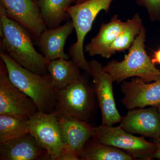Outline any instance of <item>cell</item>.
I'll return each mask as SVG.
<instances>
[{
    "label": "cell",
    "instance_id": "obj_11",
    "mask_svg": "<svg viewBox=\"0 0 160 160\" xmlns=\"http://www.w3.org/2000/svg\"><path fill=\"white\" fill-rule=\"evenodd\" d=\"M123 95L122 102L126 109L158 107L160 104V76L152 82H146L139 78L130 82L123 81L121 86Z\"/></svg>",
    "mask_w": 160,
    "mask_h": 160
},
{
    "label": "cell",
    "instance_id": "obj_1",
    "mask_svg": "<svg viewBox=\"0 0 160 160\" xmlns=\"http://www.w3.org/2000/svg\"><path fill=\"white\" fill-rule=\"evenodd\" d=\"M1 50L24 68L38 74H49L46 59L35 48L31 34L15 21L0 12Z\"/></svg>",
    "mask_w": 160,
    "mask_h": 160
},
{
    "label": "cell",
    "instance_id": "obj_19",
    "mask_svg": "<svg viewBox=\"0 0 160 160\" xmlns=\"http://www.w3.org/2000/svg\"><path fill=\"white\" fill-rule=\"evenodd\" d=\"M82 160H133L121 149L90 139L86 143L80 157Z\"/></svg>",
    "mask_w": 160,
    "mask_h": 160
},
{
    "label": "cell",
    "instance_id": "obj_9",
    "mask_svg": "<svg viewBox=\"0 0 160 160\" xmlns=\"http://www.w3.org/2000/svg\"><path fill=\"white\" fill-rule=\"evenodd\" d=\"M39 111L34 102L12 82L1 59L0 114L14 115L29 119Z\"/></svg>",
    "mask_w": 160,
    "mask_h": 160
},
{
    "label": "cell",
    "instance_id": "obj_24",
    "mask_svg": "<svg viewBox=\"0 0 160 160\" xmlns=\"http://www.w3.org/2000/svg\"><path fill=\"white\" fill-rule=\"evenodd\" d=\"M152 142H154L157 146V150L154 155V158L160 159V137L153 138Z\"/></svg>",
    "mask_w": 160,
    "mask_h": 160
},
{
    "label": "cell",
    "instance_id": "obj_25",
    "mask_svg": "<svg viewBox=\"0 0 160 160\" xmlns=\"http://www.w3.org/2000/svg\"><path fill=\"white\" fill-rule=\"evenodd\" d=\"M151 59L152 63L154 65L157 64H160V48L156 51L154 52Z\"/></svg>",
    "mask_w": 160,
    "mask_h": 160
},
{
    "label": "cell",
    "instance_id": "obj_2",
    "mask_svg": "<svg viewBox=\"0 0 160 160\" xmlns=\"http://www.w3.org/2000/svg\"><path fill=\"white\" fill-rule=\"evenodd\" d=\"M0 57L5 63L12 82L34 102L39 111L46 113L55 111L57 91L49 73H34L21 66L2 50Z\"/></svg>",
    "mask_w": 160,
    "mask_h": 160
},
{
    "label": "cell",
    "instance_id": "obj_22",
    "mask_svg": "<svg viewBox=\"0 0 160 160\" xmlns=\"http://www.w3.org/2000/svg\"><path fill=\"white\" fill-rule=\"evenodd\" d=\"M138 2L145 7L149 18L152 21L160 19V0H137Z\"/></svg>",
    "mask_w": 160,
    "mask_h": 160
},
{
    "label": "cell",
    "instance_id": "obj_8",
    "mask_svg": "<svg viewBox=\"0 0 160 160\" xmlns=\"http://www.w3.org/2000/svg\"><path fill=\"white\" fill-rule=\"evenodd\" d=\"M89 71L92 78L93 86L99 106L101 109L102 124L112 126L120 123L122 117L117 108L113 91L112 78L104 70L98 61L92 60L89 62Z\"/></svg>",
    "mask_w": 160,
    "mask_h": 160
},
{
    "label": "cell",
    "instance_id": "obj_26",
    "mask_svg": "<svg viewBox=\"0 0 160 160\" xmlns=\"http://www.w3.org/2000/svg\"><path fill=\"white\" fill-rule=\"evenodd\" d=\"M88 0H76V4H80V3H82L83 2H86Z\"/></svg>",
    "mask_w": 160,
    "mask_h": 160
},
{
    "label": "cell",
    "instance_id": "obj_14",
    "mask_svg": "<svg viewBox=\"0 0 160 160\" xmlns=\"http://www.w3.org/2000/svg\"><path fill=\"white\" fill-rule=\"evenodd\" d=\"M74 30L71 20L62 26L43 31L38 39L39 48L42 54L48 61L62 58L69 60V55L65 53L64 47L67 38Z\"/></svg>",
    "mask_w": 160,
    "mask_h": 160
},
{
    "label": "cell",
    "instance_id": "obj_23",
    "mask_svg": "<svg viewBox=\"0 0 160 160\" xmlns=\"http://www.w3.org/2000/svg\"><path fill=\"white\" fill-rule=\"evenodd\" d=\"M79 157L70 148L63 146L58 160H79Z\"/></svg>",
    "mask_w": 160,
    "mask_h": 160
},
{
    "label": "cell",
    "instance_id": "obj_16",
    "mask_svg": "<svg viewBox=\"0 0 160 160\" xmlns=\"http://www.w3.org/2000/svg\"><path fill=\"white\" fill-rule=\"evenodd\" d=\"M125 24L126 22L115 15L109 22L102 24L97 35L84 46V52L90 56L100 55L107 59L111 57L112 45L122 31Z\"/></svg>",
    "mask_w": 160,
    "mask_h": 160
},
{
    "label": "cell",
    "instance_id": "obj_27",
    "mask_svg": "<svg viewBox=\"0 0 160 160\" xmlns=\"http://www.w3.org/2000/svg\"><path fill=\"white\" fill-rule=\"evenodd\" d=\"M158 110L159 112V113L160 114V104L157 107Z\"/></svg>",
    "mask_w": 160,
    "mask_h": 160
},
{
    "label": "cell",
    "instance_id": "obj_3",
    "mask_svg": "<svg viewBox=\"0 0 160 160\" xmlns=\"http://www.w3.org/2000/svg\"><path fill=\"white\" fill-rule=\"evenodd\" d=\"M146 30L143 26L129 49V52L122 61L112 60L103 69L117 84L129 78H139L146 82L156 81L160 76V70L152 63L146 50Z\"/></svg>",
    "mask_w": 160,
    "mask_h": 160
},
{
    "label": "cell",
    "instance_id": "obj_4",
    "mask_svg": "<svg viewBox=\"0 0 160 160\" xmlns=\"http://www.w3.org/2000/svg\"><path fill=\"white\" fill-rule=\"evenodd\" d=\"M94 86L84 74L74 82L57 91V103L54 112L58 118H73L89 123L96 105Z\"/></svg>",
    "mask_w": 160,
    "mask_h": 160
},
{
    "label": "cell",
    "instance_id": "obj_20",
    "mask_svg": "<svg viewBox=\"0 0 160 160\" xmlns=\"http://www.w3.org/2000/svg\"><path fill=\"white\" fill-rule=\"evenodd\" d=\"M29 132V119L12 114H0V143Z\"/></svg>",
    "mask_w": 160,
    "mask_h": 160
},
{
    "label": "cell",
    "instance_id": "obj_15",
    "mask_svg": "<svg viewBox=\"0 0 160 160\" xmlns=\"http://www.w3.org/2000/svg\"><path fill=\"white\" fill-rule=\"evenodd\" d=\"M58 118L63 146L70 148L80 158L86 143L92 138L94 127L75 118Z\"/></svg>",
    "mask_w": 160,
    "mask_h": 160
},
{
    "label": "cell",
    "instance_id": "obj_28",
    "mask_svg": "<svg viewBox=\"0 0 160 160\" xmlns=\"http://www.w3.org/2000/svg\"><path fill=\"white\" fill-rule=\"evenodd\" d=\"M36 1H37V2H38V0H35Z\"/></svg>",
    "mask_w": 160,
    "mask_h": 160
},
{
    "label": "cell",
    "instance_id": "obj_13",
    "mask_svg": "<svg viewBox=\"0 0 160 160\" xmlns=\"http://www.w3.org/2000/svg\"><path fill=\"white\" fill-rule=\"evenodd\" d=\"M47 152L28 132L20 137L0 143L1 160L45 159Z\"/></svg>",
    "mask_w": 160,
    "mask_h": 160
},
{
    "label": "cell",
    "instance_id": "obj_6",
    "mask_svg": "<svg viewBox=\"0 0 160 160\" xmlns=\"http://www.w3.org/2000/svg\"><path fill=\"white\" fill-rule=\"evenodd\" d=\"M92 138L97 142L125 151L135 159L151 160L154 158L157 146L148 142L144 137L131 134L120 126L113 127L102 125L94 127Z\"/></svg>",
    "mask_w": 160,
    "mask_h": 160
},
{
    "label": "cell",
    "instance_id": "obj_21",
    "mask_svg": "<svg viewBox=\"0 0 160 160\" xmlns=\"http://www.w3.org/2000/svg\"><path fill=\"white\" fill-rule=\"evenodd\" d=\"M143 26L142 21L138 13L126 21L122 31L112 43L110 49L112 55L117 52L129 49Z\"/></svg>",
    "mask_w": 160,
    "mask_h": 160
},
{
    "label": "cell",
    "instance_id": "obj_5",
    "mask_svg": "<svg viewBox=\"0 0 160 160\" xmlns=\"http://www.w3.org/2000/svg\"><path fill=\"white\" fill-rule=\"evenodd\" d=\"M114 0H88L70 6L67 12L71 19L77 36V41L69 48L70 58L79 67L88 72L89 62L84 54V43L86 36L91 30L92 24L100 12L109 11Z\"/></svg>",
    "mask_w": 160,
    "mask_h": 160
},
{
    "label": "cell",
    "instance_id": "obj_12",
    "mask_svg": "<svg viewBox=\"0 0 160 160\" xmlns=\"http://www.w3.org/2000/svg\"><path fill=\"white\" fill-rule=\"evenodd\" d=\"M119 126L132 134L156 138L160 137V114L157 107L130 109Z\"/></svg>",
    "mask_w": 160,
    "mask_h": 160
},
{
    "label": "cell",
    "instance_id": "obj_17",
    "mask_svg": "<svg viewBox=\"0 0 160 160\" xmlns=\"http://www.w3.org/2000/svg\"><path fill=\"white\" fill-rule=\"evenodd\" d=\"M47 68L56 91L68 87L82 74L81 69L71 60L60 58L49 61Z\"/></svg>",
    "mask_w": 160,
    "mask_h": 160
},
{
    "label": "cell",
    "instance_id": "obj_10",
    "mask_svg": "<svg viewBox=\"0 0 160 160\" xmlns=\"http://www.w3.org/2000/svg\"><path fill=\"white\" fill-rule=\"evenodd\" d=\"M0 12L23 26L35 41L47 29L35 0H0Z\"/></svg>",
    "mask_w": 160,
    "mask_h": 160
},
{
    "label": "cell",
    "instance_id": "obj_7",
    "mask_svg": "<svg viewBox=\"0 0 160 160\" xmlns=\"http://www.w3.org/2000/svg\"><path fill=\"white\" fill-rule=\"evenodd\" d=\"M29 133L47 152L45 160H58L63 147L59 120L54 112L39 111L29 119Z\"/></svg>",
    "mask_w": 160,
    "mask_h": 160
},
{
    "label": "cell",
    "instance_id": "obj_18",
    "mask_svg": "<svg viewBox=\"0 0 160 160\" xmlns=\"http://www.w3.org/2000/svg\"><path fill=\"white\" fill-rule=\"evenodd\" d=\"M76 0H38L42 18L47 29L60 26L61 22L70 18L67 9Z\"/></svg>",
    "mask_w": 160,
    "mask_h": 160
}]
</instances>
